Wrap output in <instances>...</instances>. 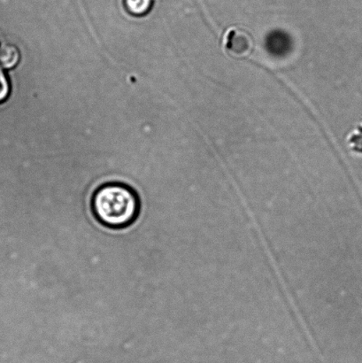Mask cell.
Segmentation results:
<instances>
[{
  "label": "cell",
  "mask_w": 362,
  "mask_h": 363,
  "mask_svg": "<svg viewBox=\"0 0 362 363\" xmlns=\"http://www.w3.org/2000/svg\"><path fill=\"white\" fill-rule=\"evenodd\" d=\"M96 219L110 229H124L137 220L140 201L137 192L128 185L109 183L101 185L91 199Z\"/></svg>",
  "instance_id": "cell-1"
},
{
  "label": "cell",
  "mask_w": 362,
  "mask_h": 363,
  "mask_svg": "<svg viewBox=\"0 0 362 363\" xmlns=\"http://www.w3.org/2000/svg\"><path fill=\"white\" fill-rule=\"evenodd\" d=\"M293 41L286 31L275 30L269 32L265 38V46L269 55L282 58L292 51Z\"/></svg>",
  "instance_id": "cell-2"
},
{
  "label": "cell",
  "mask_w": 362,
  "mask_h": 363,
  "mask_svg": "<svg viewBox=\"0 0 362 363\" xmlns=\"http://www.w3.org/2000/svg\"><path fill=\"white\" fill-rule=\"evenodd\" d=\"M21 60L20 51L13 45H4L0 48V66L6 69H13Z\"/></svg>",
  "instance_id": "cell-3"
},
{
  "label": "cell",
  "mask_w": 362,
  "mask_h": 363,
  "mask_svg": "<svg viewBox=\"0 0 362 363\" xmlns=\"http://www.w3.org/2000/svg\"><path fill=\"white\" fill-rule=\"evenodd\" d=\"M154 0H124L127 12L134 16H144L150 12Z\"/></svg>",
  "instance_id": "cell-4"
},
{
  "label": "cell",
  "mask_w": 362,
  "mask_h": 363,
  "mask_svg": "<svg viewBox=\"0 0 362 363\" xmlns=\"http://www.w3.org/2000/svg\"><path fill=\"white\" fill-rule=\"evenodd\" d=\"M10 82L5 71L0 67V103L5 101L10 94Z\"/></svg>",
  "instance_id": "cell-5"
}]
</instances>
